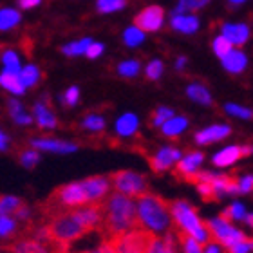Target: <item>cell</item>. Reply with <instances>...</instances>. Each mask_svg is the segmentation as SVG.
Wrapping results in <instances>:
<instances>
[{
    "label": "cell",
    "mask_w": 253,
    "mask_h": 253,
    "mask_svg": "<svg viewBox=\"0 0 253 253\" xmlns=\"http://www.w3.org/2000/svg\"><path fill=\"white\" fill-rule=\"evenodd\" d=\"M35 112H37V123L40 128H54L56 123H58L54 114L43 103H37L35 105Z\"/></svg>",
    "instance_id": "ffe728a7"
},
{
    "label": "cell",
    "mask_w": 253,
    "mask_h": 253,
    "mask_svg": "<svg viewBox=\"0 0 253 253\" xmlns=\"http://www.w3.org/2000/svg\"><path fill=\"white\" fill-rule=\"evenodd\" d=\"M38 159H40V156L35 152V148H33V150H24V152L20 154V163L24 165L26 169L35 167V165L38 163Z\"/></svg>",
    "instance_id": "74e56055"
},
{
    "label": "cell",
    "mask_w": 253,
    "mask_h": 253,
    "mask_svg": "<svg viewBox=\"0 0 253 253\" xmlns=\"http://www.w3.org/2000/svg\"><path fill=\"white\" fill-rule=\"evenodd\" d=\"M2 63H4V71H7V73H15V74H20V60H18V56H16L15 51H11V49H7V51H4L2 53Z\"/></svg>",
    "instance_id": "83f0119b"
},
{
    "label": "cell",
    "mask_w": 253,
    "mask_h": 253,
    "mask_svg": "<svg viewBox=\"0 0 253 253\" xmlns=\"http://www.w3.org/2000/svg\"><path fill=\"white\" fill-rule=\"evenodd\" d=\"M221 62H222V67L232 74L243 73L244 69H246V65H248L246 54H244L243 51H239V49H232L224 58H221Z\"/></svg>",
    "instance_id": "5bb4252c"
},
{
    "label": "cell",
    "mask_w": 253,
    "mask_h": 253,
    "mask_svg": "<svg viewBox=\"0 0 253 253\" xmlns=\"http://www.w3.org/2000/svg\"><path fill=\"white\" fill-rule=\"evenodd\" d=\"M203 159H205V154L201 152H190L186 154L185 158H181L175 165V170H174V175L177 179L181 181H188L192 175L197 172V167L203 163Z\"/></svg>",
    "instance_id": "30bf717a"
},
{
    "label": "cell",
    "mask_w": 253,
    "mask_h": 253,
    "mask_svg": "<svg viewBox=\"0 0 253 253\" xmlns=\"http://www.w3.org/2000/svg\"><path fill=\"white\" fill-rule=\"evenodd\" d=\"M148 253H167V239H161L156 235L152 246L148 250Z\"/></svg>",
    "instance_id": "7bdbcfd3"
},
{
    "label": "cell",
    "mask_w": 253,
    "mask_h": 253,
    "mask_svg": "<svg viewBox=\"0 0 253 253\" xmlns=\"http://www.w3.org/2000/svg\"><path fill=\"white\" fill-rule=\"evenodd\" d=\"M20 80L24 82L26 87H33V85H37L38 80H40V71H38L37 65H26V67L22 69Z\"/></svg>",
    "instance_id": "f546056e"
},
{
    "label": "cell",
    "mask_w": 253,
    "mask_h": 253,
    "mask_svg": "<svg viewBox=\"0 0 253 253\" xmlns=\"http://www.w3.org/2000/svg\"><path fill=\"white\" fill-rule=\"evenodd\" d=\"M186 94H188L190 100L197 101V103H203V105H211L210 92H208V89H205L203 85H199V84L188 85V89H186Z\"/></svg>",
    "instance_id": "cb8c5ba5"
},
{
    "label": "cell",
    "mask_w": 253,
    "mask_h": 253,
    "mask_svg": "<svg viewBox=\"0 0 253 253\" xmlns=\"http://www.w3.org/2000/svg\"><path fill=\"white\" fill-rule=\"evenodd\" d=\"M112 186L122 192V194L128 195V197H139L141 194L148 192L147 179L143 175L136 174V172H128V170H120L111 175Z\"/></svg>",
    "instance_id": "5b68a950"
},
{
    "label": "cell",
    "mask_w": 253,
    "mask_h": 253,
    "mask_svg": "<svg viewBox=\"0 0 253 253\" xmlns=\"http://www.w3.org/2000/svg\"><path fill=\"white\" fill-rule=\"evenodd\" d=\"M169 206L175 228H181V230L188 232L190 235H194L203 246L211 243L210 230L206 228L205 221H201L197 217V211H195L194 206L188 205L186 201H174V203H169Z\"/></svg>",
    "instance_id": "3957f363"
},
{
    "label": "cell",
    "mask_w": 253,
    "mask_h": 253,
    "mask_svg": "<svg viewBox=\"0 0 253 253\" xmlns=\"http://www.w3.org/2000/svg\"><path fill=\"white\" fill-rule=\"evenodd\" d=\"M116 128H118V134H122V136H132L137 130V118L128 112V114H125V116H122L118 120Z\"/></svg>",
    "instance_id": "d4e9b609"
},
{
    "label": "cell",
    "mask_w": 253,
    "mask_h": 253,
    "mask_svg": "<svg viewBox=\"0 0 253 253\" xmlns=\"http://www.w3.org/2000/svg\"><path fill=\"white\" fill-rule=\"evenodd\" d=\"M186 126H188V120H186L185 116H179V118H170L169 122L165 123L161 128H163L165 136L175 137V136H179V134L185 130Z\"/></svg>",
    "instance_id": "7402d4cb"
},
{
    "label": "cell",
    "mask_w": 253,
    "mask_h": 253,
    "mask_svg": "<svg viewBox=\"0 0 253 253\" xmlns=\"http://www.w3.org/2000/svg\"><path fill=\"white\" fill-rule=\"evenodd\" d=\"M139 67L141 65L137 60H125L118 65V73H120V76H125V78H134L139 73Z\"/></svg>",
    "instance_id": "e575fe53"
},
{
    "label": "cell",
    "mask_w": 253,
    "mask_h": 253,
    "mask_svg": "<svg viewBox=\"0 0 253 253\" xmlns=\"http://www.w3.org/2000/svg\"><path fill=\"white\" fill-rule=\"evenodd\" d=\"M211 47H213V53L219 56V58H224L230 51L233 49V43L228 40L226 37H222V35H219V37L213 40V43H211Z\"/></svg>",
    "instance_id": "836d02e7"
},
{
    "label": "cell",
    "mask_w": 253,
    "mask_h": 253,
    "mask_svg": "<svg viewBox=\"0 0 253 253\" xmlns=\"http://www.w3.org/2000/svg\"><path fill=\"white\" fill-rule=\"evenodd\" d=\"M84 188L87 192V199L89 205L96 203H103V197L109 194V186H111V177H103V175H92L82 181Z\"/></svg>",
    "instance_id": "ba28073f"
},
{
    "label": "cell",
    "mask_w": 253,
    "mask_h": 253,
    "mask_svg": "<svg viewBox=\"0 0 253 253\" xmlns=\"http://www.w3.org/2000/svg\"><path fill=\"white\" fill-rule=\"evenodd\" d=\"M206 228L210 230L211 235V243H221L224 244L226 248L233 246V244L241 243V241H246L248 235L243 232H239L230 224V222L222 221L221 217L219 219H210V221H205Z\"/></svg>",
    "instance_id": "8992f818"
},
{
    "label": "cell",
    "mask_w": 253,
    "mask_h": 253,
    "mask_svg": "<svg viewBox=\"0 0 253 253\" xmlns=\"http://www.w3.org/2000/svg\"><path fill=\"white\" fill-rule=\"evenodd\" d=\"M92 40L90 38H82V40H76V42L65 43L62 47V53L65 56H80V54H87V49L90 47Z\"/></svg>",
    "instance_id": "603a6c76"
},
{
    "label": "cell",
    "mask_w": 253,
    "mask_h": 253,
    "mask_svg": "<svg viewBox=\"0 0 253 253\" xmlns=\"http://www.w3.org/2000/svg\"><path fill=\"white\" fill-rule=\"evenodd\" d=\"M230 253H250L253 252V237H248L246 241H241V243L233 244L228 248Z\"/></svg>",
    "instance_id": "ab89813d"
},
{
    "label": "cell",
    "mask_w": 253,
    "mask_h": 253,
    "mask_svg": "<svg viewBox=\"0 0 253 253\" xmlns=\"http://www.w3.org/2000/svg\"><path fill=\"white\" fill-rule=\"evenodd\" d=\"M170 26L174 31L185 33V35H192L199 29L201 22L199 18L192 13H172V18H170Z\"/></svg>",
    "instance_id": "8fae6325"
},
{
    "label": "cell",
    "mask_w": 253,
    "mask_h": 253,
    "mask_svg": "<svg viewBox=\"0 0 253 253\" xmlns=\"http://www.w3.org/2000/svg\"><path fill=\"white\" fill-rule=\"evenodd\" d=\"M16 232H18V224L13 215H2L0 217V235L5 241H13L16 239Z\"/></svg>",
    "instance_id": "44dd1931"
},
{
    "label": "cell",
    "mask_w": 253,
    "mask_h": 253,
    "mask_svg": "<svg viewBox=\"0 0 253 253\" xmlns=\"http://www.w3.org/2000/svg\"><path fill=\"white\" fill-rule=\"evenodd\" d=\"M78 96H80L78 87H69L67 92L63 94V100L62 101L67 107H73V105H76V103H78Z\"/></svg>",
    "instance_id": "b9f144b4"
},
{
    "label": "cell",
    "mask_w": 253,
    "mask_h": 253,
    "mask_svg": "<svg viewBox=\"0 0 253 253\" xmlns=\"http://www.w3.org/2000/svg\"><path fill=\"white\" fill-rule=\"evenodd\" d=\"M228 2H230V4H233V5H241V4H244L246 0H228Z\"/></svg>",
    "instance_id": "816d5d0a"
},
{
    "label": "cell",
    "mask_w": 253,
    "mask_h": 253,
    "mask_svg": "<svg viewBox=\"0 0 253 253\" xmlns=\"http://www.w3.org/2000/svg\"><path fill=\"white\" fill-rule=\"evenodd\" d=\"M170 118H174V111L169 109V107H159V109H156V111L152 112L150 123H152L154 126H163Z\"/></svg>",
    "instance_id": "d6a6232c"
},
{
    "label": "cell",
    "mask_w": 253,
    "mask_h": 253,
    "mask_svg": "<svg viewBox=\"0 0 253 253\" xmlns=\"http://www.w3.org/2000/svg\"><path fill=\"white\" fill-rule=\"evenodd\" d=\"M163 73V62L161 60H152L147 65V78L148 80H158Z\"/></svg>",
    "instance_id": "f35d334b"
},
{
    "label": "cell",
    "mask_w": 253,
    "mask_h": 253,
    "mask_svg": "<svg viewBox=\"0 0 253 253\" xmlns=\"http://www.w3.org/2000/svg\"><path fill=\"white\" fill-rule=\"evenodd\" d=\"M205 253H219V248H217L215 244H208V246H206V252Z\"/></svg>",
    "instance_id": "c3c4849f"
},
{
    "label": "cell",
    "mask_w": 253,
    "mask_h": 253,
    "mask_svg": "<svg viewBox=\"0 0 253 253\" xmlns=\"http://www.w3.org/2000/svg\"><path fill=\"white\" fill-rule=\"evenodd\" d=\"M181 159V152L177 148H172V147H165L161 148L156 156H148V165H150V169L159 174V172H163V170H169L170 167L174 163H177Z\"/></svg>",
    "instance_id": "9c48e42d"
},
{
    "label": "cell",
    "mask_w": 253,
    "mask_h": 253,
    "mask_svg": "<svg viewBox=\"0 0 253 253\" xmlns=\"http://www.w3.org/2000/svg\"><path fill=\"white\" fill-rule=\"evenodd\" d=\"M137 199V219L139 228L150 232H169L170 228V206L169 203L159 197L158 194L145 192Z\"/></svg>",
    "instance_id": "7a4b0ae2"
},
{
    "label": "cell",
    "mask_w": 253,
    "mask_h": 253,
    "mask_svg": "<svg viewBox=\"0 0 253 253\" xmlns=\"http://www.w3.org/2000/svg\"><path fill=\"white\" fill-rule=\"evenodd\" d=\"M7 141H9V139H7V136H5V134H2V150H5V148H7Z\"/></svg>",
    "instance_id": "681fc988"
},
{
    "label": "cell",
    "mask_w": 253,
    "mask_h": 253,
    "mask_svg": "<svg viewBox=\"0 0 253 253\" xmlns=\"http://www.w3.org/2000/svg\"><path fill=\"white\" fill-rule=\"evenodd\" d=\"M185 65H186V58H185V56L177 58V62H175V67H177V69H183Z\"/></svg>",
    "instance_id": "7dc6e473"
},
{
    "label": "cell",
    "mask_w": 253,
    "mask_h": 253,
    "mask_svg": "<svg viewBox=\"0 0 253 253\" xmlns=\"http://www.w3.org/2000/svg\"><path fill=\"white\" fill-rule=\"evenodd\" d=\"M175 235H177V241L183 246V253H203V244L194 235H190L188 232L181 230V228L175 230Z\"/></svg>",
    "instance_id": "e0dca14e"
},
{
    "label": "cell",
    "mask_w": 253,
    "mask_h": 253,
    "mask_svg": "<svg viewBox=\"0 0 253 253\" xmlns=\"http://www.w3.org/2000/svg\"><path fill=\"white\" fill-rule=\"evenodd\" d=\"M208 2L210 0H179L174 13H194L197 9H203Z\"/></svg>",
    "instance_id": "f1b7e54d"
},
{
    "label": "cell",
    "mask_w": 253,
    "mask_h": 253,
    "mask_svg": "<svg viewBox=\"0 0 253 253\" xmlns=\"http://www.w3.org/2000/svg\"><path fill=\"white\" fill-rule=\"evenodd\" d=\"M230 136V126L228 125H213L208 126L206 130H201L195 134V141L201 143V145H206V143H213L219 141L222 137Z\"/></svg>",
    "instance_id": "9a60e30c"
},
{
    "label": "cell",
    "mask_w": 253,
    "mask_h": 253,
    "mask_svg": "<svg viewBox=\"0 0 253 253\" xmlns=\"http://www.w3.org/2000/svg\"><path fill=\"white\" fill-rule=\"evenodd\" d=\"M126 0H96V9L100 13H116L123 9Z\"/></svg>",
    "instance_id": "1f68e13d"
},
{
    "label": "cell",
    "mask_w": 253,
    "mask_h": 253,
    "mask_svg": "<svg viewBox=\"0 0 253 253\" xmlns=\"http://www.w3.org/2000/svg\"><path fill=\"white\" fill-rule=\"evenodd\" d=\"M42 0H18V5H20L22 9H33V7H37Z\"/></svg>",
    "instance_id": "bcb514c9"
},
{
    "label": "cell",
    "mask_w": 253,
    "mask_h": 253,
    "mask_svg": "<svg viewBox=\"0 0 253 253\" xmlns=\"http://www.w3.org/2000/svg\"><path fill=\"white\" fill-rule=\"evenodd\" d=\"M101 53H103V43H100V42H92L90 47L87 49V56H89V58H98Z\"/></svg>",
    "instance_id": "f6af8a7d"
},
{
    "label": "cell",
    "mask_w": 253,
    "mask_h": 253,
    "mask_svg": "<svg viewBox=\"0 0 253 253\" xmlns=\"http://www.w3.org/2000/svg\"><path fill=\"white\" fill-rule=\"evenodd\" d=\"M221 35L226 37L233 45L241 47L250 38V27L246 24H224L221 29Z\"/></svg>",
    "instance_id": "4fadbf2b"
},
{
    "label": "cell",
    "mask_w": 253,
    "mask_h": 253,
    "mask_svg": "<svg viewBox=\"0 0 253 253\" xmlns=\"http://www.w3.org/2000/svg\"><path fill=\"white\" fill-rule=\"evenodd\" d=\"M226 112L228 114H232V116H237V118H252V114L253 112L252 111H248V109H244V107H239V105H233V103H228L226 107Z\"/></svg>",
    "instance_id": "60d3db41"
},
{
    "label": "cell",
    "mask_w": 253,
    "mask_h": 253,
    "mask_svg": "<svg viewBox=\"0 0 253 253\" xmlns=\"http://www.w3.org/2000/svg\"><path fill=\"white\" fill-rule=\"evenodd\" d=\"M143 40H145V31L139 29L137 26L126 27L125 33H123V42L128 47H137L139 43H143Z\"/></svg>",
    "instance_id": "4316f807"
},
{
    "label": "cell",
    "mask_w": 253,
    "mask_h": 253,
    "mask_svg": "<svg viewBox=\"0 0 253 253\" xmlns=\"http://www.w3.org/2000/svg\"><path fill=\"white\" fill-rule=\"evenodd\" d=\"M82 126H84V128H89V130H101V128L105 126V122H103V118L90 114V116H87L84 120Z\"/></svg>",
    "instance_id": "8d00e7d4"
},
{
    "label": "cell",
    "mask_w": 253,
    "mask_h": 253,
    "mask_svg": "<svg viewBox=\"0 0 253 253\" xmlns=\"http://www.w3.org/2000/svg\"><path fill=\"white\" fill-rule=\"evenodd\" d=\"M9 114L11 118L15 120L16 123H20V125H29V123L33 122L31 116H26L24 112H22V105H20V101H16V100H9Z\"/></svg>",
    "instance_id": "4dcf8cb0"
},
{
    "label": "cell",
    "mask_w": 253,
    "mask_h": 253,
    "mask_svg": "<svg viewBox=\"0 0 253 253\" xmlns=\"http://www.w3.org/2000/svg\"><path fill=\"white\" fill-rule=\"evenodd\" d=\"M154 239H156V232H150L145 228H136V230L125 233L123 237L112 239L109 243L116 246V253H148Z\"/></svg>",
    "instance_id": "277c9868"
},
{
    "label": "cell",
    "mask_w": 253,
    "mask_h": 253,
    "mask_svg": "<svg viewBox=\"0 0 253 253\" xmlns=\"http://www.w3.org/2000/svg\"><path fill=\"white\" fill-rule=\"evenodd\" d=\"M22 20L20 13L13 7H2L0 9V29L2 31H9L15 26H18Z\"/></svg>",
    "instance_id": "d6986e66"
},
{
    "label": "cell",
    "mask_w": 253,
    "mask_h": 253,
    "mask_svg": "<svg viewBox=\"0 0 253 253\" xmlns=\"http://www.w3.org/2000/svg\"><path fill=\"white\" fill-rule=\"evenodd\" d=\"M163 20H165L163 9H161L159 5H148V7H145V9L136 16L134 26H137L139 29H143V31L154 33L161 29Z\"/></svg>",
    "instance_id": "52a82bcc"
},
{
    "label": "cell",
    "mask_w": 253,
    "mask_h": 253,
    "mask_svg": "<svg viewBox=\"0 0 253 253\" xmlns=\"http://www.w3.org/2000/svg\"><path fill=\"white\" fill-rule=\"evenodd\" d=\"M252 152H253V147H228L213 156V165L215 167H230L239 158H246Z\"/></svg>",
    "instance_id": "7c38bea8"
},
{
    "label": "cell",
    "mask_w": 253,
    "mask_h": 253,
    "mask_svg": "<svg viewBox=\"0 0 253 253\" xmlns=\"http://www.w3.org/2000/svg\"><path fill=\"white\" fill-rule=\"evenodd\" d=\"M244 221L248 222L250 226H252V228H253V213H248V215H246V219H244Z\"/></svg>",
    "instance_id": "f907efd6"
},
{
    "label": "cell",
    "mask_w": 253,
    "mask_h": 253,
    "mask_svg": "<svg viewBox=\"0 0 253 253\" xmlns=\"http://www.w3.org/2000/svg\"><path fill=\"white\" fill-rule=\"evenodd\" d=\"M31 147L38 150H53V152H74L78 148L73 143L56 141V139H33Z\"/></svg>",
    "instance_id": "2e32d148"
},
{
    "label": "cell",
    "mask_w": 253,
    "mask_h": 253,
    "mask_svg": "<svg viewBox=\"0 0 253 253\" xmlns=\"http://www.w3.org/2000/svg\"><path fill=\"white\" fill-rule=\"evenodd\" d=\"M0 84H2L4 89L11 90L13 94H24V90H26V85L20 80V74H15V73L4 71L2 76H0Z\"/></svg>",
    "instance_id": "ac0fdd59"
},
{
    "label": "cell",
    "mask_w": 253,
    "mask_h": 253,
    "mask_svg": "<svg viewBox=\"0 0 253 253\" xmlns=\"http://www.w3.org/2000/svg\"><path fill=\"white\" fill-rule=\"evenodd\" d=\"M24 205H26V203L22 199H18V197L4 195V197L0 199V211H2V215H15Z\"/></svg>",
    "instance_id": "484cf974"
},
{
    "label": "cell",
    "mask_w": 253,
    "mask_h": 253,
    "mask_svg": "<svg viewBox=\"0 0 253 253\" xmlns=\"http://www.w3.org/2000/svg\"><path fill=\"white\" fill-rule=\"evenodd\" d=\"M136 228H139L137 205H134L130 197L122 192L112 194L103 203V221L98 230L101 241L120 239Z\"/></svg>",
    "instance_id": "6da1fadb"
},
{
    "label": "cell",
    "mask_w": 253,
    "mask_h": 253,
    "mask_svg": "<svg viewBox=\"0 0 253 253\" xmlns=\"http://www.w3.org/2000/svg\"><path fill=\"white\" fill-rule=\"evenodd\" d=\"M221 219L226 222H232L233 219H246V213H244V206L241 203H235V205L228 206L226 210L221 213Z\"/></svg>",
    "instance_id": "d590c367"
},
{
    "label": "cell",
    "mask_w": 253,
    "mask_h": 253,
    "mask_svg": "<svg viewBox=\"0 0 253 253\" xmlns=\"http://www.w3.org/2000/svg\"><path fill=\"white\" fill-rule=\"evenodd\" d=\"M78 253H100V252H98V250H96V252H78Z\"/></svg>",
    "instance_id": "f5cc1de1"
},
{
    "label": "cell",
    "mask_w": 253,
    "mask_h": 253,
    "mask_svg": "<svg viewBox=\"0 0 253 253\" xmlns=\"http://www.w3.org/2000/svg\"><path fill=\"white\" fill-rule=\"evenodd\" d=\"M253 190V175H246L239 179V194H248Z\"/></svg>",
    "instance_id": "ee69618b"
}]
</instances>
